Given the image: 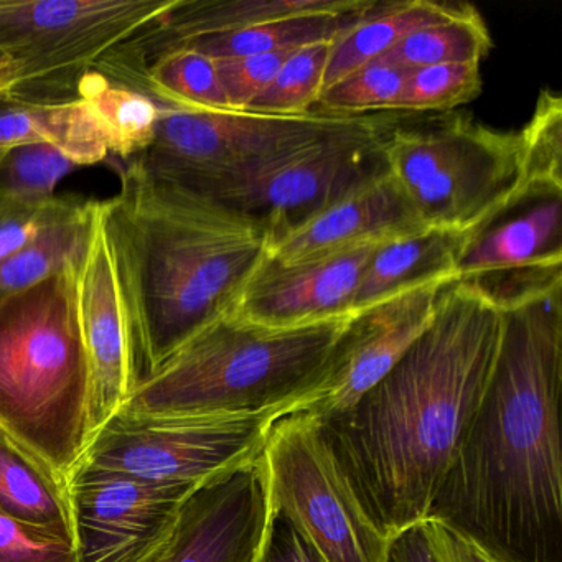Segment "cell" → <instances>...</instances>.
Instances as JSON below:
<instances>
[{"label": "cell", "instance_id": "obj_13", "mask_svg": "<svg viewBox=\"0 0 562 562\" xmlns=\"http://www.w3.org/2000/svg\"><path fill=\"white\" fill-rule=\"evenodd\" d=\"M449 282L452 281L426 282L355 312L335 344L321 380L295 401L289 414L327 419L355 406L429 327L440 291Z\"/></svg>", "mask_w": 562, "mask_h": 562}, {"label": "cell", "instance_id": "obj_16", "mask_svg": "<svg viewBox=\"0 0 562 562\" xmlns=\"http://www.w3.org/2000/svg\"><path fill=\"white\" fill-rule=\"evenodd\" d=\"M380 245L383 243L294 262L268 256L233 311L268 327H295L351 314L361 276Z\"/></svg>", "mask_w": 562, "mask_h": 562}, {"label": "cell", "instance_id": "obj_4", "mask_svg": "<svg viewBox=\"0 0 562 562\" xmlns=\"http://www.w3.org/2000/svg\"><path fill=\"white\" fill-rule=\"evenodd\" d=\"M80 259L0 299V429L65 483L93 437Z\"/></svg>", "mask_w": 562, "mask_h": 562}, {"label": "cell", "instance_id": "obj_17", "mask_svg": "<svg viewBox=\"0 0 562 562\" xmlns=\"http://www.w3.org/2000/svg\"><path fill=\"white\" fill-rule=\"evenodd\" d=\"M490 223L470 238L457 281L473 282L495 299L562 274V196L536 200Z\"/></svg>", "mask_w": 562, "mask_h": 562}, {"label": "cell", "instance_id": "obj_34", "mask_svg": "<svg viewBox=\"0 0 562 562\" xmlns=\"http://www.w3.org/2000/svg\"><path fill=\"white\" fill-rule=\"evenodd\" d=\"M292 52L249 55L215 60L220 83L233 111H246L249 104L271 85Z\"/></svg>", "mask_w": 562, "mask_h": 562}, {"label": "cell", "instance_id": "obj_36", "mask_svg": "<svg viewBox=\"0 0 562 562\" xmlns=\"http://www.w3.org/2000/svg\"><path fill=\"white\" fill-rule=\"evenodd\" d=\"M434 562H499L475 542L437 519L420 525Z\"/></svg>", "mask_w": 562, "mask_h": 562}, {"label": "cell", "instance_id": "obj_30", "mask_svg": "<svg viewBox=\"0 0 562 562\" xmlns=\"http://www.w3.org/2000/svg\"><path fill=\"white\" fill-rule=\"evenodd\" d=\"M409 71L374 60L345 75L322 91L314 113L327 116L361 117L396 111Z\"/></svg>", "mask_w": 562, "mask_h": 562}, {"label": "cell", "instance_id": "obj_25", "mask_svg": "<svg viewBox=\"0 0 562 562\" xmlns=\"http://www.w3.org/2000/svg\"><path fill=\"white\" fill-rule=\"evenodd\" d=\"M100 202L80 200L31 243L0 259V299L18 294L78 261L87 251Z\"/></svg>", "mask_w": 562, "mask_h": 562}, {"label": "cell", "instance_id": "obj_22", "mask_svg": "<svg viewBox=\"0 0 562 562\" xmlns=\"http://www.w3.org/2000/svg\"><path fill=\"white\" fill-rule=\"evenodd\" d=\"M0 513L74 542L67 483L0 429Z\"/></svg>", "mask_w": 562, "mask_h": 562}, {"label": "cell", "instance_id": "obj_3", "mask_svg": "<svg viewBox=\"0 0 562 562\" xmlns=\"http://www.w3.org/2000/svg\"><path fill=\"white\" fill-rule=\"evenodd\" d=\"M100 216L126 311L137 378L235 308L269 256L265 226L130 160Z\"/></svg>", "mask_w": 562, "mask_h": 562}, {"label": "cell", "instance_id": "obj_5", "mask_svg": "<svg viewBox=\"0 0 562 562\" xmlns=\"http://www.w3.org/2000/svg\"><path fill=\"white\" fill-rule=\"evenodd\" d=\"M351 315L268 327L232 308L140 380L121 411L213 416L281 409L288 416L321 380Z\"/></svg>", "mask_w": 562, "mask_h": 562}, {"label": "cell", "instance_id": "obj_19", "mask_svg": "<svg viewBox=\"0 0 562 562\" xmlns=\"http://www.w3.org/2000/svg\"><path fill=\"white\" fill-rule=\"evenodd\" d=\"M376 0H179L166 18L150 25L120 50L147 64L169 48L206 35L241 31L252 25L302 14H351Z\"/></svg>", "mask_w": 562, "mask_h": 562}, {"label": "cell", "instance_id": "obj_26", "mask_svg": "<svg viewBox=\"0 0 562 562\" xmlns=\"http://www.w3.org/2000/svg\"><path fill=\"white\" fill-rule=\"evenodd\" d=\"M77 98L100 121L110 154L133 160L153 146L160 117L159 104L153 98L94 67L78 81Z\"/></svg>", "mask_w": 562, "mask_h": 562}, {"label": "cell", "instance_id": "obj_7", "mask_svg": "<svg viewBox=\"0 0 562 562\" xmlns=\"http://www.w3.org/2000/svg\"><path fill=\"white\" fill-rule=\"evenodd\" d=\"M179 0H0V54L21 65L14 98L77 100L104 55L166 18Z\"/></svg>", "mask_w": 562, "mask_h": 562}, {"label": "cell", "instance_id": "obj_40", "mask_svg": "<svg viewBox=\"0 0 562 562\" xmlns=\"http://www.w3.org/2000/svg\"><path fill=\"white\" fill-rule=\"evenodd\" d=\"M8 61H14L12 58H9L8 55L0 54V65L8 64Z\"/></svg>", "mask_w": 562, "mask_h": 562}, {"label": "cell", "instance_id": "obj_18", "mask_svg": "<svg viewBox=\"0 0 562 562\" xmlns=\"http://www.w3.org/2000/svg\"><path fill=\"white\" fill-rule=\"evenodd\" d=\"M423 228L393 177L384 172L302 225L269 239V256L282 262L302 261L390 241Z\"/></svg>", "mask_w": 562, "mask_h": 562}, {"label": "cell", "instance_id": "obj_31", "mask_svg": "<svg viewBox=\"0 0 562 562\" xmlns=\"http://www.w3.org/2000/svg\"><path fill=\"white\" fill-rule=\"evenodd\" d=\"M482 87L479 64L417 68L407 75L396 111L447 113L475 100Z\"/></svg>", "mask_w": 562, "mask_h": 562}, {"label": "cell", "instance_id": "obj_39", "mask_svg": "<svg viewBox=\"0 0 562 562\" xmlns=\"http://www.w3.org/2000/svg\"><path fill=\"white\" fill-rule=\"evenodd\" d=\"M19 85H21V65L18 61L0 65V100L14 98Z\"/></svg>", "mask_w": 562, "mask_h": 562}, {"label": "cell", "instance_id": "obj_23", "mask_svg": "<svg viewBox=\"0 0 562 562\" xmlns=\"http://www.w3.org/2000/svg\"><path fill=\"white\" fill-rule=\"evenodd\" d=\"M467 8L469 4H440L432 0L380 2L363 21L331 44L324 90L345 75L384 57L417 29L449 21Z\"/></svg>", "mask_w": 562, "mask_h": 562}, {"label": "cell", "instance_id": "obj_9", "mask_svg": "<svg viewBox=\"0 0 562 562\" xmlns=\"http://www.w3.org/2000/svg\"><path fill=\"white\" fill-rule=\"evenodd\" d=\"M276 515L291 522L324 562H390L393 539L364 508L335 460L317 417L272 424L261 453Z\"/></svg>", "mask_w": 562, "mask_h": 562}, {"label": "cell", "instance_id": "obj_12", "mask_svg": "<svg viewBox=\"0 0 562 562\" xmlns=\"http://www.w3.org/2000/svg\"><path fill=\"white\" fill-rule=\"evenodd\" d=\"M196 488L80 463L67 482L77 562H153Z\"/></svg>", "mask_w": 562, "mask_h": 562}, {"label": "cell", "instance_id": "obj_33", "mask_svg": "<svg viewBox=\"0 0 562 562\" xmlns=\"http://www.w3.org/2000/svg\"><path fill=\"white\" fill-rule=\"evenodd\" d=\"M80 203L74 196L31 199L0 190V259L31 243L42 229Z\"/></svg>", "mask_w": 562, "mask_h": 562}, {"label": "cell", "instance_id": "obj_8", "mask_svg": "<svg viewBox=\"0 0 562 562\" xmlns=\"http://www.w3.org/2000/svg\"><path fill=\"white\" fill-rule=\"evenodd\" d=\"M396 123L374 114L358 117L350 126L265 166L183 189L256 220L271 239L387 172L383 143Z\"/></svg>", "mask_w": 562, "mask_h": 562}, {"label": "cell", "instance_id": "obj_6", "mask_svg": "<svg viewBox=\"0 0 562 562\" xmlns=\"http://www.w3.org/2000/svg\"><path fill=\"white\" fill-rule=\"evenodd\" d=\"M387 173L426 228L479 233L518 209L516 134L465 116L391 127Z\"/></svg>", "mask_w": 562, "mask_h": 562}, {"label": "cell", "instance_id": "obj_10", "mask_svg": "<svg viewBox=\"0 0 562 562\" xmlns=\"http://www.w3.org/2000/svg\"><path fill=\"white\" fill-rule=\"evenodd\" d=\"M284 411L255 414H131L111 417L81 462L167 485L202 486L259 459Z\"/></svg>", "mask_w": 562, "mask_h": 562}, {"label": "cell", "instance_id": "obj_27", "mask_svg": "<svg viewBox=\"0 0 562 562\" xmlns=\"http://www.w3.org/2000/svg\"><path fill=\"white\" fill-rule=\"evenodd\" d=\"M519 206L562 196V100L541 90L526 126L516 134Z\"/></svg>", "mask_w": 562, "mask_h": 562}, {"label": "cell", "instance_id": "obj_32", "mask_svg": "<svg viewBox=\"0 0 562 562\" xmlns=\"http://www.w3.org/2000/svg\"><path fill=\"white\" fill-rule=\"evenodd\" d=\"M75 164L50 144H31L12 150L0 166V190L31 199H50Z\"/></svg>", "mask_w": 562, "mask_h": 562}, {"label": "cell", "instance_id": "obj_11", "mask_svg": "<svg viewBox=\"0 0 562 562\" xmlns=\"http://www.w3.org/2000/svg\"><path fill=\"white\" fill-rule=\"evenodd\" d=\"M159 108L153 146L133 160L159 179L182 187L265 166L358 120L318 113L284 117Z\"/></svg>", "mask_w": 562, "mask_h": 562}, {"label": "cell", "instance_id": "obj_14", "mask_svg": "<svg viewBox=\"0 0 562 562\" xmlns=\"http://www.w3.org/2000/svg\"><path fill=\"white\" fill-rule=\"evenodd\" d=\"M274 518L259 456L199 486L153 562H258Z\"/></svg>", "mask_w": 562, "mask_h": 562}, {"label": "cell", "instance_id": "obj_37", "mask_svg": "<svg viewBox=\"0 0 562 562\" xmlns=\"http://www.w3.org/2000/svg\"><path fill=\"white\" fill-rule=\"evenodd\" d=\"M258 562H324L297 529L276 515Z\"/></svg>", "mask_w": 562, "mask_h": 562}, {"label": "cell", "instance_id": "obj_24", "mask_svg": "<svg viewBox=\"0 0 562 562\" xmlns=\"http://www.w3.org/2000/svg\"><path fill=\"white\" fill-rule=\"evenodd\" d=\"M380 2L371 8L351 14H302L292 18L278 19L252 25L241 31L225 32V34L206 35L182 42L169 50L189 48L199 52L213 60L220 58L249 57V55L272 54V52H291L318 42L337 41L345 32L363 21ZM164 52V54H167ZM149 64V61H147Z\"/></svg>", "mask_w": 562, "mask_h": 562}, {"label": "cell", "instance_id": "obj_20", "mask_svg": "<svg viewBox=\"0 0 562 562\" xmlns=\"http://www.w3.org/2000/svg\"><path fill=\"white\" fill-rule=\"evenodd\" d=\"M473 235L423 228L378 246L355 292L351 314L426 282L457 281V265Z\"/></svg>", "mask_w": 562, "mask_h": 562}, {"label": "cell", "instance_id": "obj_15", "mask_svg": "<svg viewBox=\"0 0 562 562\" xmlns=\"http://www.w3.org/2000/svg\"><path fill=\"white\" fill-rule=\"evenodd\" d=\"M78 307L91 373V430L120 413L137 378L126 311L98 209L87 251L78 266Z\"/></svg>", "mask_w": 562, "mask_h": 562}, {"label": "cell", "instance_id": "obj_1", "mask_svg": "<svg viewBox=\"0 0 562 562\" xmlns=\"http://www.w3.org/2000/svg\"><path fill=\"white\" fill-rule=\"evenodd\" d=\"M496 301L492 378L429 518L499 562H562V274Z\"/></svg>", "mask_w": 562, "mask_h": 562}, {"label": "cell", "instance_id": "obj_21", "mask_svg": "<svg viewBox=\"0 0 562 562\" xmlns=\"http://www.w3.org/2000/svg\"><path fill=\"white\" fill-rule=\"evenodd\" d=\"M50 144L75 166H94L110 156L100 121L80 98L68 101L0 100V166L22 146Z\"/></svg>", "mask_w": 562, "mask_h": 562}, {"label": "cell", "instance_id": "obj_29", "mask_svg": "<svg viewBox=\"0 0 562 562\" xmlns=\"http://www.w3.org/2000/svg\"><path fill=\"white\" fill-rule=\"evenodd\" d=\"M334 42H318L292 52L271 85L255 98L246 111L284 117L314 113L312 108L317 106L324 90L325 71Z\"/></svg>", "mask_w": 562, "mask_h": 562}, {"label": "cell", "instance_id": "obj_38", "mask_svg": "<svg viewBox=\"0 0 562 562\" xmlns=\"http://www.w3.org/2000/svg\"><path fill=\"white\" fill-rule=\"evenodd\" d=\"M390 562H434L420 525L394 539Z\"/></svg>", "mask_w": 562, "mask_h": 562}, {"label": "cell", "instance_id": "obj_35", "mask_svg": "<svg viewBox=\"0 0 562 562\" xmlns=\"http://www.w3.org/2000/svg\"><path fill=\"white\" fill-rule=\"evenodd\" d=\"M0 562H77L74 542L0 513Z\"/></svg>", "mask_w": 562, "mask_h": 562}, {"label": "cell", "instance_id": "obj_28", "mask_svg": "<svg viewBox=\"0 0 562 562\" xmlns=\"http://www.w3.org/2000/svg\"><path fill=\"white\" fill-rule=\"evenodd\" d=\"M492 47L485 21L469 4L457 18L417 29L378 60L407 71L437 65H480Z\"/></svg>", "mask_w": 562, "mask_h": 562}, {"label": "cell", "instance_id": "obj_2", "mask_svg": "<svg viewBox=\"0 0 562 562\" xmlns=\"http://www.w3.org/2000/svg\"><path fill=\"white\" fill-rule=\"evenodd\" d=\"M499 337V302L473 282H449L396 367L350 409L318 419L358 498L393 541L429 519L485 396Z\"/></svg>", "mask_w": 562, "mask_h": 562}]
</instances>
